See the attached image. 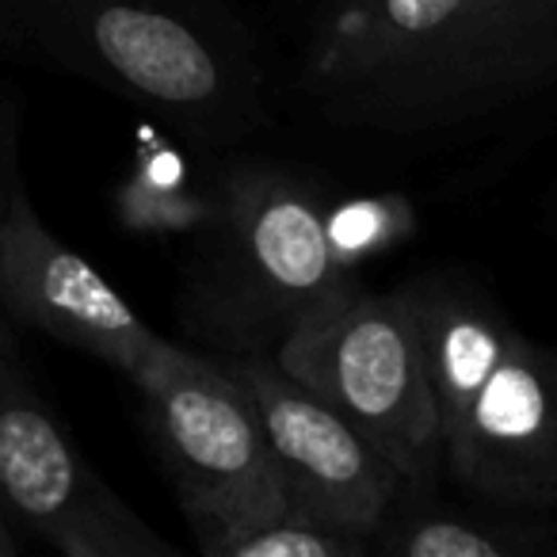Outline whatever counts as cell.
I'll return each instance as SVG.
<instances>
[{
	"label": "cell",
	"instance_id": "cell-1",
	"mask_svg": "<svg viewBox=\"0 0 557 557\" xmlns=\"http://www.w3.org/2000/svg\"><path fill=\"white\" fill-rule=\"evenodd\" d=\"M0 62L100 85L199 153L268 126L260 39L230 0H0Z\"/></svg>",
	"mask_w": 557,
	"mask_h": 557
},
{
	"label": "cell",
	"instance_id": "cell-2",
	"mask_svg": "<svg viewBox=\"0 0 557 557\" xmlns=\"http://www.w3.org/2000/svg\"><path fill=\"white\" fill-rule=\"evenodd\" d=\"M348 278L325 184L275 157H230L210 176L176 318L187 344L214 359L275 356Z\"/></svg>",
	"mask_w": 557,
	"mask_h": 557
},
{
	"label": "cell",
	"instance_id": "cell-3",
	"mask_svg": "<svg viewBox=\"0 0 557 557\" xmlns=\"http://www.w3.org/2000/svg\"><path fill=\"white\" fill-rule=\"evenodd\" d=\"M321 115L409 146L519 141L557 115V0H466L409 62Z\"/></svg>",
	"mask_w": 557,
	"mask_h": 557
},
{
	"label": "cell",
	"instance_id": "cell-4",
	"mask_svg": "<svg viewBox=\"0 0 557 557\" xmlns=\"http://www.w3.org/2000/svg\"><path fill=\"white\" fill-rule=\"evenodd\" d=\"M275 363L367 435L409 488L440 481L443 420L401 287L371 290L348 278L290 329Z\"/></svg>",
	"mask_w": 557,
	"mask_h": 557
},
{
	"label": "cell",
	"instance_id": "cell-5",
	"mask_svg": "<svg viewBox=\"0 0 557 557\" xmlns=\"http://www.w3.org/2000/svg\"><path fill=\"white\" fill-rule=\"evenodd\" d=\"M0 511L65 557H180L100 470L47 401L0 313Z\"/></svg>",
	"mask_w": 557,
	"mask_h": 557
},
{
	"label": "cell",
	"instance_id": "cell-6",
	"mask_svg": "<svg viewBox=\"0 0 557 557\" xmlns=\"http://www.w3.org/2000/svg\"><path fill=\"white\" fill-rule=\"evenodd\" d=\"M134 386L146 397L157 450L191 531L256 523L295 508L260 417L222 359L164 341Z\"/></svg>",
	"mask_w": 557,
	"mask_h": 557
},
{
	"label": "cell",
	"instance_id": "cell-7",
	"mask_svg": "<svg viewBox=\"0 0 557 557\" xmlns=\"http://www.w3.org/2000/svg\"><path fill=\"white\" fill-rule=\"evenodd\" d=\"M260 417L263 440L302 516L371 539L389 504L409 488L394 462L329 401L287 374L275 356L222 359Z\"/></svg>",
	"mask_w": 557,
	"mask_h": 557
},
{
	"label": "cell",
	"instance_id": "cell-8",
	"mask_svg": "<svg viewBox=\"0 0 557 557\" xmlns=\"http://www.w3.org/2000/svg\"><path fill=\"white\" fill-rule=\"evenodd\" d=\"M0 313L16 329L115 367L131 382L164 348V336L134 313L96 263L42 225L27 187H16L0 214Z\"/></svg>",
	"mask_w": 557,
	"mask_h": 557
},
{
	"label": "cell",
	"instance_id": "cell-9",
	"mask_svg": "<svg viewBox=\"0 0 557 557\" xmlns=\"http://www.w3.org/2000/svg\"><path fill=\"white\" fill-rule=\"evenodd\" d=\"M443 473L488 511H557V344L519 333L462 424Z\"/></svg>",
	"mask_w": 557,
	"mask_h": 557
},
{
	"label": "cell",
	"instance_id": "cell-10",
	"mask_svg": "<svg viewBox=\"0 0 557 557\" xmlns=\"http://www.w3.org/2000/svg\"><path fill=\"white\" fill-rule=\"evenodd\" d=\"M466 0H313L298 85L318 111L359 96L409 62Z\"/></svg>",
	"mask_w": 557,
	"mask_h": 557
},
{
	"label": "cell",
	"instance_id": "cell-11",
	"mask_svg": "<svg viewBox=\"0 0 557 557\" xmlns=\"http://www.w3.org/2000/svg\"><path fill=\"white\" fill-rule=\"evenodd\" d=\"M401 295L409 306L424 374L440 405L443 450H447V435L462 424L519 333L496 298L462 271H428L401 283Z\"/></svg>",
	"mask_w": 557,
	"mask_h": 557
},
{
	"label": "cell",
	"instance_id": "cell-12",
	"mask_svg": "<svg viewBox=\"0 0 557 557\" xmlns=\"http://www.w3.org/2000/svg\"><path fill=\"white\" fill-rule=\"evenodd\" d=\"M371 549L389 557H542L557 534L542 516H473L432 500V488H405L371 531Z\"/></svg>",
	"mask_w": 557,
	"mask_h": 557
},
{
	"label": "cell",
	"instance_id": "cell-13",
	"mask_svg": "<svg viewBox=\"0 0 557 557\" xmlns=\"http://www.w3.org/2000/svg\"><path fill=\"white\" fill-rule=\"evenodd\" d=\"M210 176H195V164L172 141L149 138L134 153L131 172L115 191L119 218L141 233H187L191 237L207 218Z\"/></svg>",
	"mask_w": 557,
	"mask_h": 557
},
{
	"label": "cell",
	"instance_id": "cell-14",
	"mask_svg": "<svg viewBox=\"0 0 557 557\" xmlns=\"http://www.w3.org/2000/svg\"><path fill=\"white\" fill-rule=\"evenodd\" d=\"M195 546L207 557H371V539L351 531H336L318 519L302 516L298 508L256 523L202 527Z\"/></svg>",
	"mask_w": 557,
	"mask_h": 557
},
{
	"label": "cell",
	"instance_id": "cell-15",
	"mask_svg": "<svg viewBox=\"0 0 557 557\" xmlns=\"http://www.w3.org/2000/svg\"><path fill=\"white\" fill-rule=\"evenodd\" d=\"M16 187H24L20 180V153H16V115L4 100H0V214L12 202Z\"/></svg>",
	"mask_w": 557,
	"mask_h": 557
},
{
	"label": "cell",
	"instance_id": "cell-16",
	"mask_svg": "<svg viewBox=\"0 0 557 557\" xmlns=\"http://www.w3.org/2000/svg\"><path fill=\"white\" fill-rule=\"evenodd\" d=\"M20 546H24V534L12 527V519L0 511V557H16Z\"/></svg>",
	"mask_w": 557,
	"mask_h": 557
}]
</instances>
